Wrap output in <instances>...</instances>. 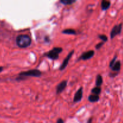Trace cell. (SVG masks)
<instances>
[{
  "instance_id": "cell-1",
  "label": "cell",
  "mask_w": 123,
  "mask_h": 123,
  "mask_svg": "<svg viewBox=\"0 0 123 123\" xmlns=\"http://www.w3.org/2000/svg\"><path fill=\"white\" fill-rule=\"evenodd\" d=\"M32 43L31 38L27 34L18 35L16 38V43L20 48H26Z\"/></svg>"
},
{
  "instance_id": "cell-2",
  "label": "cell",
  "mask_w": 123,
  "mask_h": 123,
  "mask_svg": "<svg viewBox=\"0 0 123 123\" xmlns=\"http://www.w3.org/2000/svg\"><path fill=\"white\" fill-rule=\"evenodd\" d=\"M63 50L62 48L60 47H54L52 49L48 51V52L44 53V56H46L48 58L52 60H58L59 58L60 53H61Z\"/></svg>"
},
{
  "instance_id": "cell-3",
  "label": "cell",
  "mask_w": 123,
  "mask_h": 123,
  "mask_svg": "<svg viewBox=\"0 0 123 123\" xmlns=\"http://www.w3.org/2000/svg\"><path fill=\"white\" fill-rule=\"evenodd\" d=\"M42 73L40 70L38 69H31L27 71L21 72L19 73V77L23 78L26 77H35V78H39L42 76Z\"/></svg>"
},
{
  "instance_id": "cell-4",
  "label": "cell",
  "mask_w": 123,
  "mask_h": 123,
  "mask_svg": "<svg viewBox=\"0 0 123 123\" xmlns=\"http://www.w3.org/2000/svg\"><path fill=\"white\" fill-rule=\"evenodd\" d=\"M123 28V24H118V25H116L112 28L111 31L110 32V37L111 39L114 38V37H116L118 35H120L121 34V31H122Z\"/></svg>"
},
{
  "instance_id": "cell-5",
  "label": "cell",
  "mask_w": 123,
  "mask_h": 123,
  "mask_svg": "<svg viewBox=\"0 0 123 123\" xmlns=\"http://www.w3.org/2000/svg\"><path fill=\"white\" fill-rule=\"evenodd\" d=\"M95 55V52L93 50H90L88 51L84 52L78 58V60H84V61H86V60H90L91 58L93 57Z\"/></svg>"
},
{
  "instance_id": "cell-6",
  "label": "cell",
  "mask_w": 123,
  "mask_h": 123,
  "mask_svg": "<svg viewBox=\"0 0 123 123\" xmlns=\"http://www.w3.org/2000/svg\"><path fill=\"white\" fill-rule=\"evenodd\" d=\"M74 52V50H72V51L68 53V54L67 55V56H66V58L64 60L63 62H62V63L61 64V65L60 66V68H59V69H60V70H64L66 68V67H67V65H68L70 60L71 59L72 56H73Z\"/></svg>"
},
{
  "instance_id": "cell-7",
  "label": "cell",
  "mask_w": 123,
  "mask_h": 123,
  "mask_svg": "<svg viewBox=\"0 0 123 123\" xmlns=\"http://www.w3.org/2000/svg\"><path fill=\"white\" fill-rule=\"evenodd\" d=\"M67 85V80H64L61 81L59 84H58L56 87V94H60L63 92L64 90L66 88Z\"/></svg>"
},
{
  "instance_id": "cell-8",
  "label": "cell",
  "mask_w": 123,
  "mask_h": 123,
  "mask_svg": "<svg viewBox=\"0 0 123 123\" xmlns=\"http://www.w3.org/2000/svg\"><path fill=\"white\" fill-rule=\"evenodd\" d=\"M83 97V88L80 87L78 89V91L76 92L74 94V98H73V102L74 103H78L81 101Z\"/></svg>"
},
{
  "instance_id": "cell-9",
  "label": "cell",
  "mask_w": 123,
  "mask_h": 123,
  "mask_svg": "<svg viewBox=\"0 0 123 123\" xmlns=\"http://www.w3.org/2000/svg\"><path fill=\"white\" fill-rule=\"evenodd\" d=\"M121 63L120 61H116V62L111 67V69L112 70V71L115 73H119V72L121 70Z\"/></svg>"
},
{
  "instance_id": "cell-10",
  "label": "cell",
  "mask_w": 123,
  "mask_h": 123,
  "mask_svg": "<svg viewBox=\"0 0 123 123\" xmlns=\"http://www.w3.org/2000/svg\"><path fill=\"white\" fill-rule=\"evenodd\" d=\"M111 6V1H106V0H103L101 2V8L102 10H107Z\"/></svg>"
},
{
  "instance_id": "cell-11",
  "label": "cell",
  "mask_w": 123,
  "mask_h": 123,
  "mask_svg": "<svg viewBox=\"0 0 123 123\" xmlns=\"http://www.w3.org/2000/svg\"><path fill=\"white\" fill-rule=\"evenodd\" d=\"M88 101L91 103H95V102H97L100 100L99 96L95 94H91L88 96Z\"/></svg>"
},
{
  "instance_id": "cell-12",
  "label": "cell",
  "mask_w": 123,
  "mask_h": 123,
  "mask_svg": "<svg viewBox=\"0 0 123 123\" xmlns=\"http://www.w3.org/2000/svg\"><path fill=\"white\" fill-rule=\"evenodd\" d=\"M103 78H102V75L100 74H98V75L96 76V86L97 87H100L101 85L103 84Z\"/></svg>"
},
{
  "instance_id": "cell-13",
  "label": "cell",
  "mask_w": 123,
  "mask_h": 123,
  "mask_svg": "<svg viewBox=\"0 0 123 123\" xmlns=\"http://www.w3.org/2000/svg\"><path fill=\"white\" fill-rule=\"evenodd\" d=\"M62 33L64 34L67 35H76V31L73 29H65L63 31H62Z\"/></svg>"
},
{
  "instance_id": "cell-14",
  "label": "cell",
  "mask_w": 123,
  "mask_h": 123,
  "mask_svg": "<svg viewBox=\"0 0 123 123\" xmlns=\"http://www.w3.org/2000/svg\"><path fill=\"white\" fill-rule=\"evenodd\" d=\"M101 91H102V88H101V87H97V86H96V87L93 88L91 90V93H92V94L99 96L100 94L101 93Z\"/></svg>"
},
{
  "instance_id": "cell-15",
  "label": "cell",
  "mask_w": 123,
  "mask_h": 123,
  "mask_svg": "<svg viewBox=\"0 0 123 123\" xmlns=\"http://www.w3.org/2000/svg\"><path fill=\"white\" fill-rule=\"evenodd\" d=\"M60 2L62 4L66 6V5H71L73 3H75L76 0H60Z\"/></svg>"
},
{
  "instance_id": "cell-16",
  "label": "cell",
  "mask_w": 123,
  "mask_h": 123,
  "mask_svg": "<svg viewBox=\"0 0 123 123\" xmlns=\"http://www.w3.org/2000/svg\"><path fill=\"white\" fill-rule=\"evenodd\" d=\"M98 37L100 38V39L102 40V42H104V43H105V42H107V41L108 40V37H107V36H106V35H105V34H99V35H98Z\"/></svg>"
},
{
  "instance_id": "cell-17",
  "label": "cell",
  "mask_w": 123,
  "mask_h": 123,
  "mask_svg": "<svg viewBox=\"0 0 123 123\" xmlns=\"http://www.w3.org/2000/svg\"><path fill=\"white\" fill-rule=\"evenodd\" d=\"M117 58V55H115V56L114 57V58H113L112 60L111 61L110 63H109V67H110V68L113 66V65H114V64L116 62Z\"/></svg>"
},
{
  "instance_id": "cell-18",
  "label": "cell",
  "mask_w": 123,
  "mask_h": 123,
  "mask_svg": "<svg viewBox=\"0 0 123 123\" xmlns=\"http://www.w3.org/2000/svg\"><path fill=\"white\" fill-rule=\"evenodd\" d=\"M105 44V43H104V42H100V43H97V44L96 45V47H95V48H96V49H97V50H98V49H100L101 48H102V46H103V44Z\"/></svg>"
},
{
  "instance_id": "cell-19",
  "label": "cell",
  "mask_w": 123,
  "mask_h": 123,
  "mask_svg": "<svg viewBox=\"0 0 123 123\" xmlns=\"http://www.w3.org/2000/svg\"><path fill=\"white\" fill-rule=\"evenodd\" d=\"M118 73H115V72H111V73H109V76H110L111 78H115V76H117L118 75Z\"/></svg>"
},
{
  "instance_id": "cell-20",
  "label": "cell",
  "mask_w": 123,
  "mask_h": 123,
  "mask_svg": "<svg viewBox=\"0 0 123 123\" xmlns=\"http://www.w3.org/2000/svg\"><path fill=\"white\" fill-rule=\"evenodd\" d=\"M56 123H64V121L62 118H58L56 121Z\"/></svg>"
},
{
  "instance_id": "cell-21",
  "label": "cell",
  "mask_w": 123,
  "mask_h": 123,
  "mask_svg": "<svg viewBox=\"0 0 123 123\" xmlns=\"http://www.w3.org/2000/svg\"><path fill=\"white\" fill-rule=\"evenodd\" d=\"M92 118H91L89 119L88 121V123H91V122H92Z\"/></svg>"
},
{
  "instance_id": "cell-22",
  "label": "cell",
  "mask_w": 123,
  "mask_h": 123,
  "mask_svg": "<svg viewBox=\"0 0 123 123\" xmlns=\"http://www.w3.org/2000/svg\"><path fill=\"white\" fill-rule=\"evenodd\" d=\"M3 70V67H0V73H1L2 71Z\"/></svg>"
}]
</instances>
